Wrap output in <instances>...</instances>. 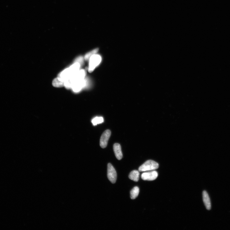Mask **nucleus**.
<instances>
[{
  "mask_svg": "<svg viewBox=\"0 0 230 230\" xmlns=\"http://www.w3.org/2000/svg\"><path fill=\"white\" fill-rule=\"evenodd\" d=\"M81 65L79 63L75 62L69 68L63 70L59 74L58 77L65 81L71 77L80 70Z\"/></svg>",
  "mask_w": 230,
  "mask_h": 230,
  "instance_id": "f257e3e1",
  "label": "nucleus"
},
{
  "mask_svg": "<svg viewBox=\"0 0 230 230\" xmlns=\"http://www.w3.org/2000/svg\"><path fill=\"white\" fill-rule=\"evenodd\" d=\"M86 73L84 69L80 70L76 74L65 81L64 86L67 89L71 88L76 81L84 79Z\"/></svg>",
  "mask_w": 230,
  "mask_h": 230,
  "instance_id": "f03ea898",
  "label": "nucleus"
},
{
  "mask_svg": "<svg viewBox=\"0 0 230 230\" xmlns=\"http://www.w3.org/2000/svg\"><path fill=\"white\" fill-rule=\"evenodd\" d=\"M159 165L156 162L153 160H148L141 166L139 170L140 172L151 171L158 168Z\"/></svg>",
  "mask_w": 230,
  "mask_h": 230,
  "instance_id": "7ed1b4c3",
  "label": "nucleus"
},
{
  "mask_svg": "<svg viewBox=\"0 0 230 230\" xmlns=\"http://www.w3.org/2000/svg\"><path fill=\"white\" fill-rule=\"evenodd\" d=\"M101 57L99 55L95 54L92 55L89 60V72L91 73L93 71L96 67L101 63Z\"/></svg>",
  "mask_w": 230,
  "mask_h": 230,
  "instance_id": "20e7f679",
  "label": "nucleus"
},
{
  "mask_svg": "<svg viewBox=\"0 0 230 230\" xmlns=\"http://www.w3.org/2000/svg\"><path fill=\"white\" fill-rule=\"evenodd\" d=\"M107 177L112 184L116 183L117 179V173L113 166L110 163L107 165Z\"/></svg>",
  "mask_w": 230,
  "mask_h": 230,
  "instance_id": "39448f33",
  "label": "nucleus"
},
{
  "mask_svg": "<svg viewBox=\"0 0 230 230\" xmlns=\"http://www.w3.org/2000/svg\"><path fill=\"white\" fill-rule=\"evenodd\" d=\"M111 135V131L109 129L106 130L103 133L100 140V145L102 148H104L106 147Z\"/></svg>",
  "mask_w": 230,
  "mask_h": 230,
  "instance_id": "423d86ee",
  "label": "nucleus"
},
{
  "mask_svg": "<svg viewBox=\"0 0 230 230\" xmlns=\"http://www.w3.org/2000/svg\"><path fill=\"white\" fill-rule=\"evenodd\" d=\"M158 176V172L155 171L143 173L141 175L142 179L144 180L153 181L156 179Z\"/></svg>",
  "mask_w": 230,
  "mask_h": 230,
  "instance_id": "0eeeda50",
  "label": "nucleus"
},
{
  "mask_svg": "<svg viewBox=\"0 0 230 230\" xmlns=\"http://www.w3.org/2000/svg\"><path fill=\"white\" fill-rule=\"evenodd\" d=\"M86 84V81L85 79L76 81L72 85L71 88L73 91L76 92L80 91Z\"/></svg>",
  "mask_w": 230,
  "mask_h": 230,
  "instance_id": "6e6552de",
  "label": "nucleus"
},
{
  "mask_svg": "<svg viewBox=\"0 0 230 230\" xmlns=\"http://www.w3.org/2000/svg\"><path fill=\"white\" fill-rule=\"evenodd\" d=\"M114 154L118 160H120L122 158L123 155L121 151V146L118 143L115 144L113 146Z\"/></svg>",
  "mask_w": 230,
  "mask_h": 230,
  "instance_id": "1a4fd4ad",
  "label": "nucleus"
},
{
  "mask_svg": "<svg viewBox=\"0 0 230 230\" xmlns=\"http://www.w3.org/2000/svg\"><path fill=\"white\" fill-rule=\"evenodd\" d=\"M203 199L206 209L210 210L211 207L210 200L208 194L206 191H204L203 192Z\"/></svg>",
  "mask_w": 230,
  "mask_h": 230,
  "instance_id": "9d476101",
  "label": "nucleus"
},
{
  "mask_svg": "<svg viewBox=\"0 0 230 230\" xmlns=\"http://www.w3.org/2000/svg\"><path fill=\"white\" fill-rule=\"evenodd\" d=\"M64 81L58 77L53 80L52 84L54 87H61L64 86Z\"/></svg>",
  "mask_w": 230,
  "mask_h": 230,
  "instance_id": "9b49d317",
  "label": "nucleus"
},
{
  "mask_svg": "<svg viewBox=\"0 0 230 230\" xmlns=\"http://www.w3.org/2000/svg\"><path fill=\"white\" fill-rule=\"evenodd\" d=\"M140 174L138 171L134 170L130 173L129 175V179L133 181L137 182L139 179Z\"/></svg>",
  "mask_w": 230,
  "mask_h": 230,
  "instance_id": "f8f14e48",
  "label": "nucleus"
},
{
  "mask_svg": "<svg viewBox=\"0 0 230 230\" xmlns=\"http://www.w3.org/2000/svg\"><path fill=\"white\" fill-rule=\"evenodd\" d=\"M139 192V189L138 187L136 186L134 188L131 190V198L132 199H134L137 197Z\"/></svg>",
  "mask_w": 230,
  "mask_h": 230,
  "instance_id": "ddd939ff",
  "label": "nucleus"
},
{
  "mask_svg": "<svg viewBox=\"0 0 230 230\" xmlns=\"http://www.w3.org/2000/svg\"><path fill=\"white\" fill-rule=\"evenodd\" d=\"M99 49H95L89 52L85 55L84 59L85 61H87L89 60L90 57L94 54H96L98 51Z\"/></svg>",
  "mask_w": 230,
  "mask_h": 230,
  "instance_id": "4468645a",
  "label": "nucleus"
},
{
  "mask_svg": "<svg viewBox=\"0 0 230 230\" xmlns=\"http://www.w3.org/2000/svg\"><path fill=\"white\" fill-rule=\"evenodd\" d=\"M103 121L104 119L102 117H95L91 121L92 124L94 126L101 124Z\"/></svg>",
  "mask_w": 230,
  "mask_h": 230,
  "instance_id": "2eb2a0df",
  "label": "nucleus"
},
{
  "mask_svg": "<svg viewBox=\"0 0 230 230\" xmlns=\"http://www.w3.org/2000/svg\"><path fill=\"white\" fill-rule=\"evenodd\" d=\"M84 58L82 56L78 57L75 60V62H78L79 63L81 66L83 64Z\"/></svg>",
  "mask_w": 230,
  "mask_h": 230,
  "instance_id": "dca6fc26",
  "label": "nucleus"
}]
</instances>
